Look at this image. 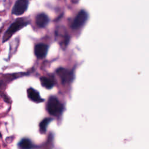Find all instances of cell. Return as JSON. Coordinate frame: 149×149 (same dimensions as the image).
<instances>
[{
    "mask_svg": "<svg viewBox=\"0 0 149 149\" xmlns=\"http://www.w3.org/2000/svg\"><path fill=\"white\" fill-rule=\"evenodd\" d=\"M29 24V22L25 19L24 18H19L16 19L5 33L3 37V42H5L8 40L13 34H15L16 31L20 30L24 27L26 26Z\"/></svg>",
    "mask_w": 149,
    "mask_h": 149,
    "instance_id": "obj_1",
    "label": "cell"
},
{
    "mask_svg": "<svg viewBox=\"0 0 149 149\" xmlns=\"http://www.w3.org/2000/svg\"><path fill=\"white\" fill-rule=\"evenodd\" d=\"M47 109L51 115L58 116L62 113L63 110V105L56 97L51 96L48 100Z\"/></svg>",
    "mask_w": 149,
    "mask_h": 149,
    "instance_id": "obj_2",
    "label": "cell"
},
{
    "mask_svg": "<svg viewBox=\"0 0 149 149\" xmlns=\"http://www.w3.org/2000/svg\"><path fill=\"white\" fill-rule=\"evenodd\" d=\"M28 4V0H17L12 8V14L17 16L22 15L27 9Z\"/></svg>",
    "mask_w": 149,
    "mask_h": 149,
    "instance_id": "obj_3",
    "label": "cell"
},
{
    "mask_svg": "<svg viewBox=\"0 0 149 149\" xmlns=\"http://www.w3.org/2000/svg\"><path fill=\"white\" fill-rule=\"evenodd\" d=\"M56 73L61 79V80L63 84L70 82L73 80V72L69 71L65 68H60L56 70Z\"/></svg>",
    "mask_w": 149,
    "mask_h": 149,
    "instance_id": "obj_4",
    "label": "cell"
},
{
    "mask_svg": "<svg viewBox=\"0 0 149 149\" xmlns=\"http://www.w3.org/2000/svg\"><path fill=\"white\" fill-rule=\"evenodd\" d=\"M87 19V14L84 10L80 11L76 17L74 18L73 23H72V28L74 29H79L86 22Z\"/></svg>",
    "mask_w": 149,
    "mask_h": 149,
    "instance_id": "obj_5",
    "label": "cell"
},
{
    "mask_svg": "<svg viewBox=\"0 0 149 149\" xmlns=\"http://www.w3.org/2000/svg\"><path fill=\"white\" fill-rule=\"evenodd\" d=\"M48 49V46L43 43H39L34 47V54L37 58L42 59L45 57Z\"/></svg>",
    "mask_w": 149,
    "mask_h": 149,
    "instance_id": "obj_6",
    "label": "cell"
},
{
    "mask_svg": "<svg viewBox=\"0 0 149 149\" xmlns=\"http://www.w3.org/2000/svg\"><path fill=\"white\" fill-rule=\"evenodd\" d=\"M27 92L28 98L32 101L35 102H41L42 101H44V100L40 97L39 92L34 89L33 88H29V89H27Z\"/></svg>",
    "mask_w": 149,
    "mask_h": 149,
    "instance_id": "obj_7",
    "label": "cell"
},
{
    "mask_svg": "<svg viewBox=\"0 0 149 149\" xmlns=\"http://www.w3.org/2000/svg\"><path fill=\"white\" fill-rule=\"evenodd\" d=\"M49 22V18L47 15L41 13L36 17V23L39 27H45Z\"/></svg>",
    "mask_w": 149,
    "mask_h": 149,
    "instance_id": "obj_8",
    "label": "cell"
},
{
    "mask_svg": "<svg viewBox=\"0 0 149 149\" xmlns=\"http://www.w3.org/2000/svg\"><path fill=\"white\" fill-rule=\"evenodd\" d=\"M40 82L41 85L47 88V89H51L54 86V81L52 79L47 77H40Z\"/></svg>",
    "mask_w": 149,
    "mask_h": 149,
    "instance_id": "obj_9",
    "label": "cell"
},
{
    "mask_svg": "<svg viewBox=\"0 0 149 149\" xmlns=\"http://www.w3.org/2000/svg\"><path fill=\"white\" fill-rule=\"evenodd\" d=\"M18 146L21 148L28 149L33 147V143L29 139L23 138L19 141Z\"/></svg>",
    "mask_w": 149,
    "mask_h": 149,
    "instance_id": "obj_10",
    "label": "cell"
},
{
    "mask_svg": "<svg viewBox=\"0 0 149 149\" xmlns=\"http://www.w3.org/2000/svg\"><path fill=\"white\" fill-rule=\"evenodd\" d=\"M52 120V119H51V118H46L42 120H41L39 125L40 131L41 133H45L46 132L48 125L51 122Z\"/></svg>",
    "mask_w": 149,
    "mask_h": 149,
    "instance_id": "obj_11",
    "label": "cell"
},
{
    "mask_svg": "<svg viewBox=\"0 0 149 149\" xmlns=\"http://www.w3.org/2000/svg\"><path fill=\"white\" fill-rule=\"evenodd\" d=\"M1 136H2V135H1V133H0V137H1Z\"/></svg>",
    "mask_w": 149,
    "mask_h": 149,
    "instance_id": "obj_12",
    "label": "cell"
}]
</instances>
